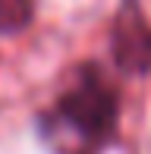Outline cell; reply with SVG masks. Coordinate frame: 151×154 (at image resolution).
Masks as SVG:
<instances>
[{
  "instance_id": "obj_2",
  "label": "cell",
  "mask_w": 151,
  "mask_h": 154,
  "mask_svg": "<svg viewBox=\"0 0 151 154\" xmlns=\"http://www.w3.org/2000/svg\"><path fill=\"white\" fill-rule=\"evenodd\" d=\"M113 60L123 72L145 75L151 72V25L142 19L135 3H126L113 22V41H110Z\"/></svg>"
},
{
  "instance_id": "obj_1",
  "label": "cell",
  "mask_w": 151,
  "mask_h": 154,
  "mask_svg": "<svg viewBox=\"0 0 151 154\" xmlns=\"http://www.w3.org/2000/svg\"><path fill=\"white\" fill-rule=\"evenodd\" d=\"M120 101L94 66H82L72 88L44 116V135L60 154H98L116 132Z\"/></svg>"
},
{
  "instance_id": "obj_3",
  "label": "cell",
  "mask_w": 151,
  "mask_h": 154,
  "mask_svg": "<svg viewBox=\"0 0 151 154\" xmlns=\"http://www.w3.org/2000/svg\"><path fill=\"white\" fill-rule=\"evenodd\" d=\"M32 22V0H0V32L16 35Z\"/></svg>"
}]
</instances>
